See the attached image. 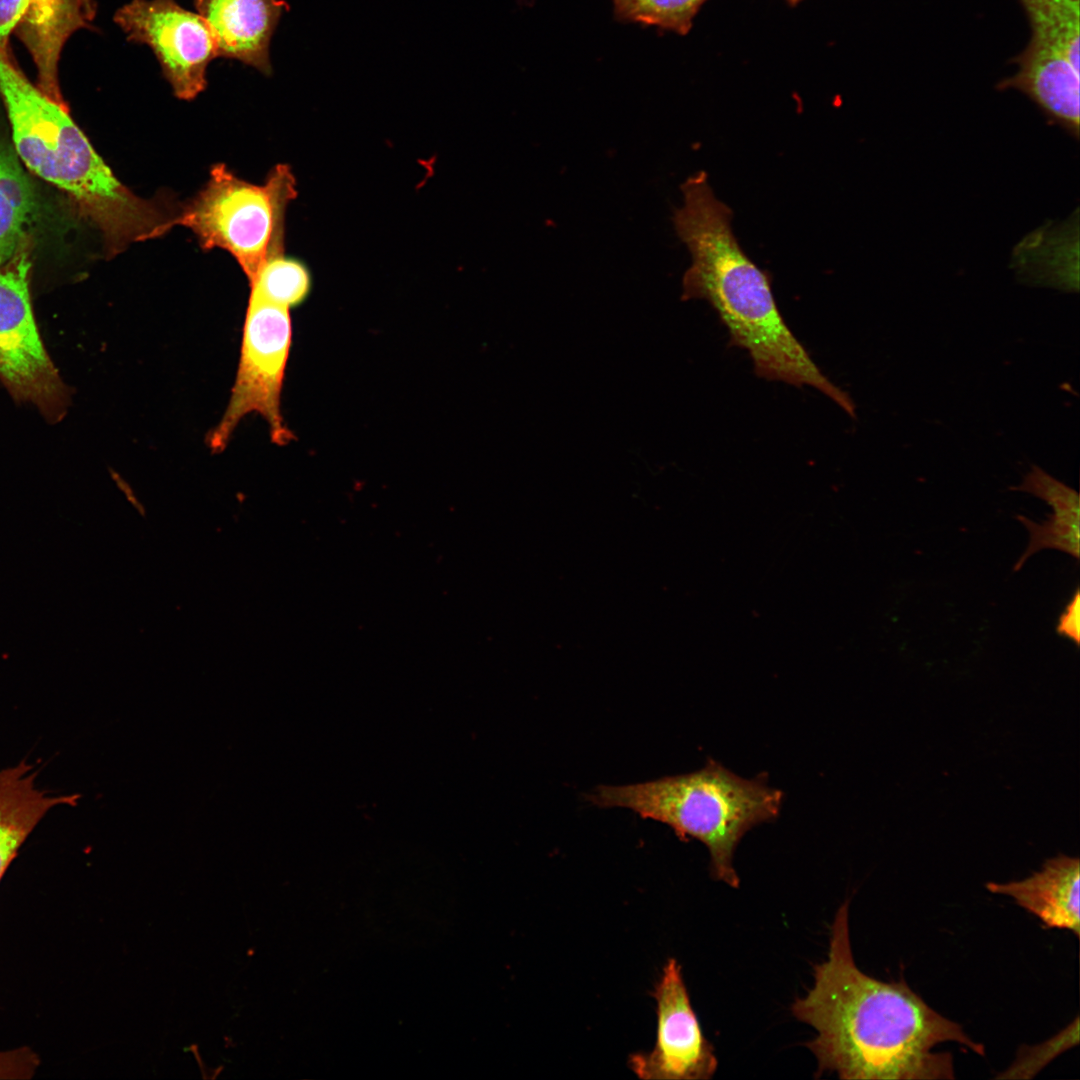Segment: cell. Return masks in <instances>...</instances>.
I'll list each match as a JSON object with an SVG mask.
<instances>
[{"label":"cell","instance_id":"obj_22","mask_svg":"<svg viewBox=\"0 0 1080 1080\" xmlns=\"http://www.w3.org/2000/svg\"><path fill=\"white\" fill-rule=\"evenodd\" d=\"M786 1H787V2H788V3L790 4V5H791V6H795V5H797V4L799 3V2H801V1H803V0H786Z\"/></svg>","mask_w":1080,"mask_h":1080},{"label":"cell","instance_id":"obj_9","mask_svg":"<svg viewBox=\"0 0 1080 1080\" xmlns=\"http://www.w3.org/2000/svg\"><path fill=\"white\" fill-rule=\"evenodd\" d=\"M115 21L128 40L150 46L175 96L192 100L204 90L207 65L217 54L199 14L174 0H133L117 11Z\"/></svg>","mask_w":1080,"mask_h":1080},{"label":"cell","instance_id":"obj_15","mask_svg":"<svg viewBox=\"0 0 1080 1080\" xmlns=\"http://www.w3.org/2000/svg\"><path fill=\"white\" fill-rule=\"evenodd\" d=\"M37 198L16 152L0 137V266L16 252L29 234Z\"/></svg>","mask_w":1080,"mask_h":1080},{"label":"cell","instance_id":"obj_11","mask_svg":"<svg viewBox=\"0 0 1080 1080\" xmlns=\"http://www.w3.org/2000/svg\"><path fill=\"white\" fill-rule=\"evenodd\" d=\"M217 56L237 59L269 75V44L284 10L281 0H195Z\"/></svg>","mask_w":1080,"mask_h":1080},{"label":"cell","instance_id":"obj_14","mask_svg":"<svg viewBox=\"0 0 1080 1080\" xmlns=\"http://www.w3.org/2000/svg\"><path fill=\"white\" fill-rule=\"evenodd\" d=\"M1011 489L1030 493L1044 500L1053 508V514H1048L1047 519L1041 524L1025 516H1017V519L1029 531L1030 541L1027 549L1014 566V571L1020 570L1027 558L1047 548L1065 552L1078 560L1080 552V502L1078 492L1036 465L1031 467L1030 472L1024 476L1023 482L1019 486Z\"/></svg>","mask_w":1080,"mask_h":1080},{"label":"cell","instance_id":"obj_5","mask_svg":"<svg viewBox=\"0 0 1080 1080\" xmlns=\"http://www.w3.org/2000/svg\"><path fill=\"white\" fill-rule=\"evenodd\" d=\"M294 194V180L285 166L274 168L265 184L257 185L216 164L204 188L159 228L156 238L175 226L187 227L203 250L229 252L249 282L273 244L283 240L284 210Z\"/></svg>","mask_w":1080,"mask_h":1080},{"label":"cell","instance_id":"obj_4","mask_svg":"<svg viewBox=\"0 0 1080 1080\" xmlns=\"http://www.w3.org/2000/svg\"><path fill=\"white\" fill-rule=\"evenodd\" d=\"M587 799L601 808H626L662 822L682 841H700L709 851L714 878L737 888L740 880L732 861L736 847L753 827L778 817L783 792L769 786L766 775L746 779L708 759L687 774L599 786Z\"/></svg>","mask_w":1080,"mask_h":1080},{"label":"cell","instance_id":"obj_19","mask_svg":"<svg viewBox=\"0 0 1080 1080\" xmlns=\"http://www.w3.org/2000/svg\"><path fill=\"white\" fill-rule=\"evenodd\" d=\"M32 0H0V51L7 52L10 34L23 20Z\"/></svg>","mask_w":1080,"mask_h":1080},{"label":"cell","instance_id":"obj_21","mask_svg":"<svg viewBox=\"0 0 1080 1080\" xmlns=\"http://www.w3.org/2000/svg\"><path fill=\"white\" fill-rule=\"evenodd\" d=\"M116 482L119 488L124 493L128 502L131 504V506L137 511L140 516L145 517L146 509L144 505L140 502V500L134 495L131 488L122 479H116Z\"/></svg>","mask_w":1080,"mask_h":1080},{"label":"cell","instance_id":"obj_18","mask_svg":"<svg viewBox=\"0 0 1080 1080\" xmlns=\"http://www.w3.org/2000/svg\"><path fill=\"white\" fill-rule=\"evenodd\" d=\"M1079 1042V1018L1067 1025L1057 1035L1034 1046L1021 1048L1015 1061L1001 1074L1000 1079H1030L1061 1053Z\"/></svg>","mask_w":1080,"mask_h":1080},{"label":"cell","instance_id":"obj_16","mask_svg":"<svg viewBox=\"0 0 1080 1080\" xmlns=\"http://www.w3.org/2000/svg\"><path fill=\"white\" fill-rule=\"evenodd\" d=\"M249 285L250 292L290 308L300 304L307 296L310 276L301 263L284 256L283 242H277Z\"/></svg>","mask_w":1080,"mask_h":1080},{"label":"cell","instance_id":"obj_20","mask_svg":"<svg viewBox=\"0 0 1080 1080\" xmlns=\"http://www.w3.org/2000/svg\"><path fill=\"white\" fill-rule=\"evenodd\" d=\"M1080 592L1076 589L1069 603L1065 606L1058 619L1057 634L1072 640L1077 646L1080 644Z\"/></svg>","mask_w":1080,"mask_h":1080},{"label":"cell","instance_id":"obj_12","mask_svg":"<svg viewBox=\"0 0 1080 1080\" xmlns=\"http://www.w3.org/2000/svg\"><path fill=\"white\" fill-rule=\"evenodd\" d=\"M1079 858L1060 855L1046 860L1041 870L1007 883L989 882L987 890L1007 895L1038 917L1047 928L1080 934Z\"/></svg>","mask_w":1080,"mask_h":1080},{"label":"cell","instance_id":"obj_17","mask_svg":"<svg viewBox=\"0 0 1080 1080\" xmlns=\"http://www.w3.org/2000/svg\"><path fill=\"white\" fill-rule=\"evenodd\" d=\"M615 15L626 22L657 26L687 34L693 19L707 0H612Z\"/></svg>","mask_w":1080,"mask_h":1080},{"label":"cell","instance_id":"obj_2","mask_svg":"<svg viewBox=\"0 0 1080 1080\" xmlns=\"http://www.w3.org/2000/svg\"><path fill=\"white\" fill-rule=\"evenodd\" d=\"M684 202L672 217L692 264L683 277V300L703 299L727 328L731 343L747 351L766 380L817 389L851 417L855 405L815 364L781 315L770 279L740 247L732 211L715 196L706 172L681 185Z\"/></svg>","mask_w":1080,"mask_h":1080},{"label":"cell","instance_id":"obj_8","mask_svg":"<svg viewBox=\"0 0 1080 1080\" xmlns=\"http://www.w3.org/2000/svg\"><path fill=\"white\" fill-rule=\"evenodd\" d=\"M289 308L250 292L243 326L239 365L227 408L207 438L219 453L227 446L240 421L251 413L262 416L271 440H291L281 414V391L291 344Z\"/></svg>","mask_w":1080,"mask_h":1080},{"label":"cell","instance_id":"obj_6","mask_svg":"<svg viewBox=\"0 0 1080 1080\" xmlns=\"http://www.w3.org/2000/svg\"><path fill=\"white\" fill-rule=\"evenodd\" d=\"M1029 39L1013 58L1015 71L1000 91L1026 96L1046 120L1078 139L1080 134V0H1018Z\"/></svg>","mask_w":1080,"mask_h":1080},{"label":"cell","instance_id":"obj_7","mask_svg":"<svg viewBox=\"0 0 1080 1080\" xmlns=\"http://www.w3.org/2000/svg\"><path fill=\"white\" fill-rule=\"evenodd\" d=\"M34 241L29 233L0 266V380L11 396L33 405L50 423L61 421L70 392L49 357L29 293Z\"/></svg>","mask_w":1080,"mask_h":1080},{"label":"cell","instance_id":"obj_10","mask_svg":"<svg viewBox=\"0 0 1080 1080\" xmlns=\"http://www.w3.org/2000/svg\"><path fill=\"white\" fill-rule=\"evenodd\" d=\"M657 1037L648 1053L630 1056L629 1066L642 1079L707 1080L717 1069L713 1047L694 1013L681 967L669 959L655 986Z\"/></svg>","mask_w":1080,"mask_h":1080},{"label":"cell","instance_id":"obj_13","mask_svg":"<svg viewBox=\"0 0 1080 1080\" xmlns=\"http://www.w3.org/2000/svg\"><path fill=\"white\" fill-rule=\"evenodd\" d=\"M37 774L26 760L0 770V881L44 816L57 806H76L80 798L38 789Z\"/></svg>","mask_w":1080,"mask_h":1080},{"label":"cell","instance_id":"obj_1","mask_svg":"<svg viewBox=\"0 0 1080 1080\" xmlns=\"http://www.w3.org/2000/svg\"><path fill=\"white\" fill-rule=\"evenodd\" d=\"M793 1015L817 1035L806 1045L817 1074L841 1079H951L953 1059L935 1053L956 1042L984 1055L956 1022L930 1007L904 980L883 982L855 964L849 936V901L838 909L827 959L814 967V983L792 1005Z\"/></svg>","mask_w":1080,"mask_h":1080},{"label":"cell","instance_id":"obj_3","mask_svg":"<svg viewBox=\"0 0 1080 1080\" xmlns=\"http://www.w3.org/2000/svg\"><path fill=\"white\" fill-rule=\"evenodd\" d=\"M0 95L19 158L37 176L65 192L80 216L100 232L105 254L150 240L170 218L159 200L134 194L107 166L69 115L0 51Z\"/></svg>","mask_w":1080,"mask_h":1080}]
</instances>
